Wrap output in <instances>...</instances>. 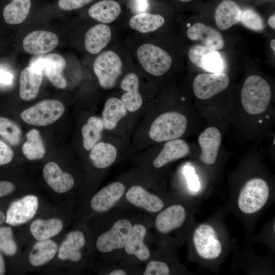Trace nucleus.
<instances>
[{"label":"nucleus","instance_id":"22","mask_svg":"<svg viewBox=\"0 0 275 275\" xmlns=\"http://www.w3.org/2000/svg\"><path fill=\"white\" fill-rule=\"evenodd\" d=\"M188 38L193 41L201 40L206 46L219 50L224 46V39L216 30L202 23L197 22L187 31Z\"/></svg>","mask_w":275,"mask_h":275},{"label":"nucleus","instance_id":"14","mask_svg":"<svg viewBox=\"0 0 275 275\" xmlns=\"http://www.w3.org/2000/svg\"><path fill=\"white\" fill-rule=\"evenodd\" d=\"M229 82L228 76L223 72L201 73L194 80V92L198 98L208 99L226 89Z\"/></svg>","mask_w":275,"mask_h":275},{"label":"nucleus","instance_id":"19","mask_svg":"<svg viewBox=\"0 0 275 275\" xmlns=\"http://www.w3.org/2000/svg\"><path fill=\"white\" fill-rule=\"evenodd\" d=\"M43 176L48 186L55 192L63 194L73 187L75 180L69 173L63 171L56 162L46 163L43 168Z\"/></svg>","mask_w":275,"mask_h":275},{"label":"nucleus","instance_id":"46","mask_svg":"<svg viewBox=\"0 0 275 275\" xmlns=\"http://www.w3.org/2000/svg\"><path fill=\"white\" fill-rule=\"evenodd\" d=\"M268 23L269 25L273 30L275 29V15L273 14L271 15L268 20Z\"/></svg>","mask_w":275,"mask_h":275},{"label":"nucleus","instance_id":"27","mask_svg":"<svg viewBox=\"0 0 275 275\" xmlns=\"http://www.w3.org/2000/svg\"><path fill=\"white\" fill-rule=\"evenodd\" d=\"M117 158L116 147L109 143L99 142L90 150L89 158L93 166L99 170H105L114 164Z\"/></svg>","mask_w":275,"mask_h":275},{"label":"nucleus","instance_id":"21","mask_svg":"<svg viewBox=\"0 0 275 275\" xmlns=\"http://www.w3.org/2000/svg\"><path fill=\"white\" fill-rule=\"evenodd\" d=\"M189 148L183 140L177 139L167 141L158 154L152 162L155 170L160 169L168 163L188 155Z\"/></svg>","mask_w":275,"mask_h":275},{"label":"nucleus","instance_id":"2","mask_svg":"<svg viewBox=\"0 0 275 275\" xmlns=\"http://www.w3.org/2000/svg\"><path fill=\"white\" fill-rule=\"evenodd\" d=\"M152 226L151 218L147 215H137L123 249L121 261L134 264L145 263L152 253L147 238Z\"/></svg>","mask_w":275,"mask_h":275},{"label":"nucleus","instance_id":"1","mask_svg":"<svg viewBox=\"0 0 275 275\" xmlns=\"http://www.w3.org/2000/svg\"><path fill=\"white\" fill-rule=\"evenodd\" d=\"M113 209L106 212V222L95 245L108 264L122 262V254L136 216Z\"/></svg>","mask_w":275,"mask_h":275},{"label":"nucleus","instance_id":"15","mask_svg":"<svg viewBox=\"0 0 275 275\" xmlns=\"http://www.w3.org/2000/svg\"><path fill=\"white\" fill-rule=\"evenodd\" d=\"M38 206L37 197L33 195H26L10 204L5 222L11 226L24 224L35 216Z\"/></svg>","mask_w":275,"mask_h":275},{"label":"nucleus","instance_id":"9","mask_svg":"<svg viewBox=\"0 0 275 275\" xmlns=\"http://www.w3.org/2000/svg\"><path fill=\"white\" fill-rule=\"evenodd\" d=\"M93 69L100 86L108 90L116 86L122 73V62L115 52L106 50L96 57Z\"/></svg>","mask_w":275,"mask_h":275},{"label":"nucleus","instance_id":"45","mask_svg":"<svg viewBox=\"0 0 275 275\" xmlns=\"http://www.w3.org/2000/svg\"><path fill=\"white\" fill-rule=\"evenodd\" d=\"M5 273V264L2 254L0 253V275Z\"/></svg>","mask_w":275,"mask_h":275},{"label":"nucleus","instance_id":"44","mask_svg":"<svg viewBox=\"0 0 275 275\" xmlns=\"http://www.w3.org/2000/svg\"><path fill=\"white\" fill-rule=\"evenodd\" d=\"M12 79V75L9 73L0 70V82L10 84Z\"/></svg>","mask_w":275,"mask_h":275},{"label":"nucleus","instance_id":"36","mask_svg":"<svg viewBox=\"0 0 275 275\" xmlns=\"http://www.w3.org/2000/svg\"><path fill=\"white\" fill-rule=\"evenodd\" d=\"M0 136L10 145L16 146L21 141L22 131L14 122L0 117Z\"/></svg>","mask_w":275,"mask_h":275},{"label":"nucleus","instance_id":"25","mask_svg":"<svg viewBox=\"0 0 275 275\" xmlns=\"http://www.w3.org/2000/svg\"><path fill=\"white\" fill-rule=\"evenodd\" d=\"M241 10L232 0H224L216 7L214 13L215 23L221 30H226L240 21Z\"/></svg>","mask_w":275,"mask_h":275},{"label":"nucleus","instance_id":"31","mask_svg":"<svg viewBox=\"0 0 275 275\" xmlns=\"http://www.w3.org/2000/svg\"><path fill=\"white\" fill-rule=\"evenodd\" d=\"M121 12L119 4L113 0H103L93 5L89 9V16L98 21L111 23Z\"/></svg>","mask_w":275,"mask_h":275},{"label":"nucleus","instance_id":"8","mask_svg":"<svg viewBox=\"0 0 275 275\" xmlns=\"http://www.w3.org/2000/svg\"><path fill=\"white\" fill-rule=\"evenodd\" d=\"M64 111V105L60 101L46 99L24 110L20 114V117L27 124L44 126L56 122Z\"/></svg>","mask_w":275,"mask_h":275},{"label":"nucleus","instance_id":"32","mask_svg":"<svg viewBox=\"0 0 275 275\" xmlns=\"http://www.w3.org/2000/svg\"><path fill=\"white\" fill-rule=\"evenodd\" d=\"M31 7V0H11L4 8L3 18L8 24H20L28 16Z\"/></svg>","mask_w":275,"mask_h":275},{"label":"nucleus","instance_id":"13","mask_svg":"<svg viewBox=\"0 0 275 275\" xmlns=\"http://www.w3.org/2000/svg\"><path fill=\"white\" fill-rule=\"evenodd\" d=\"M66 65L65 59L57 53H49L32 61L30 66L44 72L51 84L59 89H64L67 84L62 72Z\"/></svg>","mask_w":275,"mask_h":275},{"label":"nucleus","instance_id":"33","mask_svg":"<svg viewBox=\"0 0 275 275\" xmlns=\"http://www.w3.org/2000/svg\"><path fill=\"white\" fill-rule=\"evenodd\" d=\"M165 22L164 18L160 15L141 13L132 16L129 21L130 26L140 33L154 32Z\"/></svg>","mask_w":275,"mask_h":275},{"label":"nucleus","instance_id":"42","mask_svg":"<svg viewBox=\"0 0 275 275\" xmlns=\"http://www.w3.org/2000/svg\"><path fill=\"white\" fill-rule=\"evenodd\" d=\"M148 0H132V7L138 14L144 13L149 8Z\"/></svg>","mask_w":275,"mask_h":275},{"label":"nucleus","instance_id":"48","mask_svg":"<svg viewBox=\"0 0 275 275\" xmlns=\"http://www.w3.org/2000/svg\"><path fill=\"white\" fill-rule=\"evenodd\" d=\"M270 46L272 50L275 51V39H272L270 42Z\"/></svg>","mask_w":275,"mask_h":275},{"label":"nucleus","instance_id":"28","mask_svg":"<svg viewBox=\"0 0 275 275\" xmlns=\"http://www.w3.org/2000/svg\"><path fill=\"white\" fill-rule=\"evenodd\" d=\"M127 112L121 99L116 97L108 98L105 102L102 113L104 128L107 130L114 129L119 122L126 116Z\"/></svg>","mask_w":275,"mask_h":275},{"label":"nucleus","instance_id":"35","mask_svg":"<svg viewBox=\"0 0 275 275\" xmlns=\"http://www.w3.org/2000/svg\"><path fill=\"white\" fill-rule=\"evenodd\" d=\"M26 136V141L22 147L24 156L30 160L42 158L46 150L40 132L36 129H32L28 132Z\"/></svg>","mask_w":275,"mask_h":275},{"label":"nucleus","instance_id":"26","mask_svg":"<svg viewBox=\"0 0 275 275\" xmlns=\"http://www.w3.org/2000/svg\"><path fill=\"white\" fill-rule=\"evenodd\" d=\"M112 32L104 24H98L89 29L85 36V46L88 52L96 54L99 53L110 41Z\"/></svg>","mask_w":275,"mask_h":275},{"label":"nucleus","instance_id":"24","mask_svg":"<svg viewBox=\"0 0 275 275\" xmlns=\"http://www.w3.org/2000/svg\"><path fill=\"white\" fill-rule=\"evenodd\" d=\"M42 72L34 70L30 66L24 68L19 76V95L23 100L35 98L42 81Z\"/></svg>","mask_w":275,"mask_h":275},{"label":"nucleus","instance_id":"41","mask_svg":"<svg viewBox=\"0 0 275 275\" xmlns=\"http://www.w3.org/2000/svg\"><path fill=\"white\" fill-rule=\"evenodd\" d=\"M13 157L14 152L12 149L0 140V166L9 163Z\"/></svg>","mask_w":275,"mask_h":275},{"label":"nucleus","instance_id":"12","mask_svg":"<svg viewBox=\"0 0 275 275\" xmlns=\"http://www.w3.org/2000/svg\"><path fill=\"white\" fill-rule=\"evenodd\" d=\"M193 243L198 255L205 260L215 259L222 252V244L217 237L216 231L208 224H202L195 229Z\"/></svg>","mask_w":275,"mask_h":275},{"label":"nucleus","instance_id":"34","mask_svg":"<svg viewBox=\"0 0 275 275\" xmlns=\"http://www.w3.org/2000/svg\"><path fill=\"white\" fill-rule=\"evenodd\" d=\"M101 118L97 117H90L87 123L81 128L82 144L87 151H90L101 138L104 129Z\"/></svg>","mask_w":275,"mask_h":275},{"label":"nucleus","instance_id":"3","mask_svg":"<svg viewBox=\"0 0 275 275\" xmlns=\"http://www.w3.org/2000/svg\"><path fill=\"white\" fill-rule=\"evenodd\" d=\"M161 195L152 188L151 183L129 184L125 195L117 207H133L141 210L152 216L167 205Z\"/></svg>","mask_w":275,"mask_h":275},{"label":"nucleus","instance_id":"5","mask_svg":"<svg viewBox=\"0 0 275 275\" xmlns=\"http://www.w3.org/2000/svg\"><path fill=\"white\" fill-rule=\"evenodd\" d=\"M187 121L186 117L177 112H168L159 115L152 123L149 136L156 142L179 139L185 133Z\"/></svg>","mask_w":275,"mask_h":275},{"label":"nucleus","instance_id":"10","mask_svg":"<svg viewBox=\"0 0 275 275\" xmlns=\"http://www.w3.org/2000/svg\"><path fill=\"white\" fill-rule=\"evenodd\" d=\"M137 57L143 69L157 76L167 72L172 62L171 57L167 52L150 43L141 45L137 50Z\"/></svg>","mask_w":275,"mask_h":275},{"label":"nucleus","instance_id":"18","mask_svg":"<svg viewBox=\"0 0 275 275\" xmlns=\"http://www.w3.org/2000/svg\"><path fill=\"white\" fill-rule=\"evenodd\" d=\"M87 243L85 233L79 230L68 233L58 250V258L62 260L78 262L83 257L82 250Z\"/></svg>","mask_w":275,"mask_h":275},{"label":"nucleus","instance_id":"6","mask_svg":"<svg viewBox=\"0 0 275 275\" xmlns=\"http://www.w3.org/2000/svg\"><path fill=\"white\" fill-rule=\"evenodd\" d=\"M269 197V187L265 180L260 178L249 180L242 187L238 196L239 210L246 214L260 211Z\"/></svg>","mask_w":275,"mask_h":275},{"label":"nucleus","instance_id":"39","mask_svg":"<svg viewBox=\"0 0 275 275\" xmlns=\"http://www.w3.org/2000/svg\"><path fill=\"white\" fill-rule=\"evenodd\" d=\"M17 246L14 241L12 230L9 227H0V251L8 256L14 255Z\"/></svg>","mask_w":275,"mask_h":275},{"label":"nucleus","instance_id":"20","mask_svg":"<svg viewBox=\"0 0 275 275\" xmlns=\"http://www.w3.org/2000/svg\"><path fill=\"white\" fill-rule=\"evenodd\" d=\"M221 141V133L214 127H208L200 134L198 138L201 150L199 158L202 162L212 165L216 162Z\"/></svg>","mask_w":275,"mask_h":275},{"label":"nucleus","instance_id":"17","mask_svg":"<svg viewBox=\"0 0 275 275\" xmlns=\"http://www.w3.org/2000/svg\"><path fill=\"white\" fill-rule=\"evenodd\" d=\"M59 44L56 34L46 31H34L23 39V49L28 53L41 55L53 50Z\"/></svg>","mask_w":275,"mask_h":275},{"label":"nucleus","instance_id":"47","mask_svg":"<svg viewBox=\"0 0 275 275\" xmlns=\"http://www.w3.org/2000/svg\"><path fill=\"white\" fill-rule=\"evenodd\" d=\"M6 220V216L4 213L0 211V225L2 224Z\"/></svg>","mask_w":275,"mask_h":275},{"label":"nucleus","instance_id":"30","mask_svg":"<svg viewBox=\"0 0 275 275\" xmlns=\"http://www.w3.org/2000/svg\"><path fill=\"white\" fill-rule=\"evenodd\" d=\"M63 227V222L58 218L48 219H37L31 224L30 230L32 236L36 240H44L59 234L62 231Z\"/></svg>","mask_w":275,"mask_h":275},{"label":"nucleus","instance_id":"43","mask_svg":"<svg viewBox=\"0 0 275 275\" xmlns=\"http://www.w3.org/2000/svg\"><path fill=\"white\" fill-rule=\"evenodd\" d=\"M15 186L11 182L0 181V198L8 195L14 191Z\"/></svg>","mask_w":275,"mask_h":275},{"label":"nucleus","instance_id":"29","mask_svg":"<svg viewBox=\"0 0 275 275\" xmlns=\"http://www.w3.org/2000/svg\"><path fill=\"white\" fill-rule=\"evenodd\" d=\"M58 250V245L54 241L50 239L39 240L29 253V262L34 266L43 265L54 258Z\"/></svg>","mask_w":275,"mask_h":275},{"label":"nucleus","instance_id":"4","mask_svg":"<svg viewBox=\"0 0 275 275\" xmlns=\"http://www.w3.org/2000/svg\"><path fill=\"white\" fill-rule=\"evenodd\" d=\"M271 97L270 87L262 77L252 75L245 79L241 91V102L250 115H259L268 107Z\"/></svg>","mask_w":275,"mask_h":275},{"label":"nucleus","instance_id":"7","mask_svg":"<svg viewBox=\"0 0 275 275\" xmlns=\"http://www.w3.org/2000/svg\"><path fill=\"white\" fill-rule=\"evenodd\" d=\"M187 218L185 206L180 203H174L167 205L151 219L152 227L157 234L167 238L182 228Z\"/></svg>","mask_w":275,"mask_h":275},{"label":"nucleus","instance_id":"37","mask_svg":"<svg viewBox=\"0 0 275 275\" xmlns=\"http://www.w3.org/2000/svg\"><path fill=\"white\" fill-rule=\"evenodd\" d=\"M142 275H169L173 272L170 264L152 253L150 258L145 262Z\"/></svg>","mask_w":275,"mask_h":275},{"label":"nucleus","instance_id":"23","mask_svg":"<svg viewBox=\"0 0 275 275\" xmlns=\"http://www.w3.org/2000/svg\"><path fill=\"white\" fill-rule=\"evenodd\" d=\"M139 77L132 72L127 73L120 83V87L124 91L121 100L128 112H135L142 105L143 99L139 91Z\"/></svg>","mask_w":275,"mask_h":275},{"label":"nucleus","instance_id":"16","mask_svg":"<svg viewBox=\"0 0 275 275\" xmlns=\"http://www.w3.org/2000/svg\"><path fill=\"white\" fill-rule=\"evenodd\" d=\"M188 57L196 66L210 72H222L225 67L224 59L216 50L199 44L189 49Z\"/></svg>","mask_w":275,"mask_h":275},{"label":"nucleus","instance_id":"40","mask_svg":"<svg viewBox=\"0 0 275 275\" xmlns=\"http://www.w3.org/2000/svg\"><path fill=\"white\" fill-rule=\"evenodd\" d=\"M93 0H59V7L63 10L71 11L80 8Z\"/></svg>","mask_w":275,"mask_h":275},{"label":"nucleus","instance_id":"49","mask_svg":"<svg viewBox=\"0 0 275 275\" xmlns=\"http://www.w3.org/2000/svg\"><path fill=\"white\" fill-rule=\"evenodd\" d=\"M179 1L183 2H188L191 1V0H179Z\"/></svg>","mask_w":275,"mask_h":275},{"label":"nucleus","instance_id":"11","mask_svg":"<svg viewBox=\"0 0 275 275\" xmlns=\"http://www.w3.org/2000/svg\"><path fill=\"white\" fill-rule=\"evenodd\" d=\"M129 184L115 181L104 186L91 198L89 206L92 211L102 214L117 208Z\"/></svg>","mask_w":275,"mask_h":275},{"label":"nucleus","instance_id":"38","mask_svg":"<svg viewBox=\"0 0 275 275\" xmlns=\"http://www.w3.org/2000/svg\"><path fill=\"white\" fill-rule=\"evenodd\" d=\"M240 21L244 26L255 31H262L265 28V24L260 15L251 9L241 11Z\"/></svg>","mask_w":275,"mask_h":275}]
</instances>
